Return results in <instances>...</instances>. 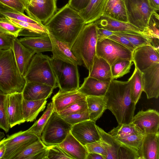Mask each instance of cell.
<instances>
[{"label":"cell","mask_w":159,"mask_h":159,"mask_svg":"<svg viewBox=\"0 0 159 159\" xmlns=\"http://www.w3.org/2000/svg\"><path fill=\"white\" fill-rule=\"evenodd\" d=\"M85 24L79 12L67 3L44 25L56 39L66 43L70 48Z\"/></svg>","instance_id":"obj_1"},{"label":"cell","mask_w":159,"mask_h":159,"mask_svg":"<svg viewBox=\"0 0 159 159\" xmlns=\"http://www.w3.org/2000/svg\"><path fill=\"white\" fill-rule=\"evenodd\" d=\"M104 97L107 109L114 115L118 124L132 122L136 104L131 99L128 81L112 79Z\"/></svg>","instance_id":"obj_2"},{"label":"cell","mask_w":159,"mask_h":159,"mask_svg":"<svg viewBox=\"0 0 159 159\" xmlns=\"http://www.w3.org/2000/svg\"><path fill=\"white\" fill-rule=\"evenodd\" d=\"M25 82L12 49L0 50V90L5 94L22 93Z\"/></svg>","instance_id":"obj_3"},{"label":"cell","mask_w":159,"mask_h":159,"mask_svg":"<svg viewBox=\"0 0 159 159\" xmlns=\"http://www.w3.org/2000/svg\"><path fill=\"white\" fill-rule=\"evenodd\" d=\"M97 25L95 22L85 24L73 43L70 49L83 63L89 73L96 55Z\"/></svg>","instance_id":"obj_4"},{"label":"cell","mask_w":159,"mask_h":159,"mask_svg":"<svg viewBox=\"0 0 159 159\" xmlns=\"http://www.w3.org/2000/svg\"><path fill=\"white\" fill-rule=\"evenodd\" d=\"M24 78L26 81L45 84L54 89L58 87L52 59L42 53L34 55Z\"/></svg>","instance_id":"obj_5"},{"label":"cell","mask_w":159,"mask_h":159,"mask_svg":"<svg viewBox=\"0 0 159 159\" xmlns=\"http://www.w3.org/2000/svg\"><path fill=\"white\" fill-rule=\"evenodd\" d=\"M72 126L53 111L43 129L41 139L47 146L59 145L70 132Z\"/></svg>","instance_id":"obj_6"},{"label":"cell","mask_w":159,"mask_h":159,"mask_svg":"<svg viewBox=\"0 0 159 159\" xmlns=\"http://www.w3.org/2000/svg\"><path fill=\"white\" fill-rule=\"evenodd\" d=\"M52 59L59 90L63 91L77 90L80 87L78 66Z\"/></svg>","instance_id":"obj_7"},{"label":"cell","mask_w":159,"mask_h":159,"mask_svg":"<svg viewBox=\"0 0 159 159\" xmlns=\"http://www.w3.org/2000/svg\"><path fill=\"white\" fill-rule=\"evenodd\" d=\"M132 53L128 48L110 39L97 42L96 55L105 59L110 66L120 59L132 61Z\"/></svg>","instance_id":"obj_8"},{"label":"cell","mask_w":159,"mask_h":159,"mask_svg":"<svg viewBox=\"0 0 159 159\" xmlns=\"http://www.w3.org/2000/svg\"><path fill=\"white\" fill-rule=\"evenodd\" d=\"M129 22L142 31L155 11L148 0H125Z\"/></svg>","instance_id":"obj_9"},{"label":"cell","mask_w":159,"mask_h":159,"mask_svg":"<svg viewBox=\"0 0 159 159\" xmlns=\"http://www.w3.org/2000/svg\"><path fill=\"white\" fill-rule=\"evenodd\" d=\"M40 139L26 130L7 136V138H3L0 141L4 144L6 148L3 159H14L25 148Z\"/></svg>","instance_id":"obj_10"},{"label":"cell","mask_w":159,"mask_h":159,"mask_svg":"<svg viewBox=\"0 0 159 159\" xmlns=\"http://www.w3.org/2000/svg\"><path fill=\"white\" fill-rule=\"evenodd\" d=\"M57 0H30L25 10L28 16L45 24L57 11Z\"/></svg>","instance_id":"obj_11"},{"label":"cell","mask_w":159,"mask_h":159,"mask_svg":"<svg viewBox=\"0 0 159 159\" xmlns=\"http://www.w3.org/2000/svg\"><path fill=\"white\" fill-rule=\"evenodd\" d=\"M132 122L136 130L144 135L159 132V113L155 110L139 111L134 116Z\"/></svg>","instance_id":"obj_12"},{"label":"cell","mask_w":159,"mask_h":159,"mask_svg":"<svg viewBox=\"0 0 159 159\" xmlns=\"http://www.w3.org/2000/svg\"><path fill=\"white\" fill-rule=\"evenodd\" d=\"M159 51L148 45L136 48L132 53V61L135 67L143 72L159 63Z\"/></svg>","instance_id":"obj_13"},{"label":"cell","mask_w":159,"mask_h":159,"mask_svg":"<svg viewBox=\"0 0 159 159\" xmlns=\"http://www.w3.org/2000/svg\"><path fill=\"white\" fill-rule=\"evenodd\" d=\"M95 122L90 120L75 124L72 126L70 132L84 146L100 140V137Z\"/></svg>","instance_id":"obj_14"},{"label":"cell","mask_w":159,"mask_h":159,"mask_svg":"<svg viewBox=\"0 0 159 159\" xmlns=\"http://www.w3.org/2000/svg\"><path fill=\"white\" fill-rule=\"evenodd\" d=\"M22 93L7 94L5 104L7 116L10 128L25 122L22 113Z\"/></svg>","instance_id":"obj_15"},{"label":"cell","mask_w":159,"mask_h":159,"mask_svg":"<svg viewBox=\"0 0 159 159\" xmlns=\"http://www.w3.org/2000/svg\"><path fill=\"white\" fill-rule=\"evenodd\" d=\"M143 91L148 99L157 98L159 96V63L142 72Z\"/></svg>","instance_id":"obj_16"},{"label":"cell","mask_w":159,"mask_h":159,"mask_svg":"<svg viewBox=\"0 0 159 159\" xmlns=\"http://www.w3.org/2000/svg\"><path fill=\"white\" fill-rule=\"evenodd\" d=\"M11 49L20 73L24 77L31 60L35 53L25 47L19 39L14 37Z\"/></svg>","instance_id":"obj_17"},{"label":"cell","mask_w":159,"mask_h":159,"mask_svg":"<svg viewBox=\"0 0 159 159\" xmlns=\"http://www.w3.org/2000/svg\"><path fill=\"white\" fill-rule=\"evenodd\" d=\"M95 22L98 27L112 31L132 33L145 37L142 30L129 23L121 21L105 15Z\"/></svg>","instance_id":"obj_18"},{"label":"cell","mask_w":159,"mask_h":159,"mask_svg":"<svg viewBox=\"0 0 159 159\" xmlns=\"http://www.w3.org/2000/svg\"><path fill=\"white\" fill-rule=\"evenodd\" d=\"M48 34L52 44V59L77 66L82 65V62L74 55L67 44L56 39L48 31Z\"/></svg>","instance_id":"obj_19"},{"label":"cell","mask_w":159,"mask_h":159,"mask_svg":"<svg viewBox=\"0 0 159 159\" xmlns=\"http://www.w3.org/2000/svg\"><path fill=\"white\" fill-rule=\"evenodd\" d=\"M54 89L45 84L26 81L22 92L23 99L28 100L47 99L50 97Z\"/></svg>","instance_id":"obj_20"},{"label":"cell","mask_w":159,"mask_h":159,"mask_svg":"<svg viewBox=\"0 0 159 159\" xmlns=\"http://www.w3.org/2000/svg\"><path fill=\"white\" fill-rule=\"evenodd\" d=\"M86 98V96L77 90L70 91L59 90L52 98L54 111L58 113L74 102Z\"/></svg>","instance_id":"obj_21"},{"label":"cell","mask_w":159,"mask_h":159,"mask_svg":"<svg viewBox=\"0 0 159 159\" xmlns=\"http://www.w3.org/2000/svg\"><path fill=\"white\" fill-rule=\"evenodd\" d=\"M159 132L144 135L139 151L140 159H159Z\"/></svg>","instance_id":"obj_22"},{"label":"cell","mask_w":159,"mask_h":159,"mask_svg":"<svg viewBox=\"0 0 159 159\" xmlns=\"http://www.w3.org/2000/svg\"><path fill=\"white\" fill-rule=\"evenodd\" d=\"M110 81H104L88 76L77 90L86 96H104Z\"/></svg>","instance_id":"obj_23"},{"label":"cell","mask_w":159,"mask_h":159,"mask_svg":"<svg viewBox=\"0 0 159 159\" xmlns=\"http://www.w3.org/2000/svg\"><path fill=\"white\" fill-rule=\"evenodd\" d=\"M58 145L72 159H86L88 154L85 146L70 132Z\"/></svg>","instance_id":"obj_24"},{"label":"cell","mask_w":159,"mask_h":159,"mask_svg":"<svg viewBox=\"0 0 159 159\" xmlns=\"http://www.w3.org/2000/svg\"><path fill=\"white\" fill-rule=\"evenodd\" d=\"M21 43L35 53L51 52L52 44L48 34L36 36L25 37L19 39Z\"/></svg>","instance_id":"obj_25"},{"label":"cell","mask_w":159,"mask_h":159,"mask_svg":"<svg viewBox=\"0 0 159 159\" xmlns=\"http://www.w3.org/2000/svg\"><path fill=\"white\" fill-rule=\"evenodd\" d=\"M108 0H90L87 6L78 11L86 24L95 22L103 14Z\"/></svg>","instance_id":"obj_26"},{"label":"cell","mask_w":159,"mask_h":159,"mask_svg":"<svg viewBox=\"0 0 159 159\" xmlns=\"http://www.w3.org/2000/svg\"><path fill=\"white\" fill-rule=\"evenodd\" d=\"M88 76L102 81H110L112 80L111 66L105 59L96 55Z\"/></svg>","instance_id":"obj_27"},{"label":"cell","mask_w":159,"mask_h":159,"mask_svg":"<svg viewBox=\"0 0 159 159\" xmlns=\"http://www.w3.org/2000/svg\"><path fill=\"white\" fill-rule=\"evenodd\" d=\"M47 99L28 100L23 99L22 110L23 118L25 122L35 120L39 113L45 109Z\"/></svg>","instance_id":"obj_28"},{"label":"cell","mask_w":159,"mask_h":159,"mask_svg":"<svg viewBox=\"0 0 159 159\" xmlns=\"http://www.w3.org/2000/svg\"><path fill=\"white\" fill-rule=\"evenodd\" d=\"M103 15L121 21L129 22L125 0H108Z\"/></svg>","instance_id":"obj_29"},{"label":"cell","mask_w":159,"mask_h":159,"mask_svg":"<svg viewBox=\"0 0 159 159\" xmlns=\"http://www.w3.org/2000/svg\"><path fill=\"white\" fill-rule=\"evenodd\" d=\"M100 141L106 152L105 159H117V152L121 143L97 125Z\"/></svg>","instance_id":"obj_30"},{"label":"cell","mask_w":159,"mask_h":159,"mask_svg":"<svg viewBox=\"0 0 159 159\" xmlns=\"http://www.w3.org/2000/svg\"><path fill=\"white\" fill-rule=\"evenodd\" d=\"M89 120L95 122L107 109L104 96H86Z\"/></svg>","instance_id":"obj_31"},{"label":"cell","mask_w":159,"mask_h":159,"mask_svg":"<svg viewBox=\"0 0 159 159\" xmlns=\"http://www.w3.org/2000/svg\"><path fill=\"white\" fill-rule=\"evenodd\" d=\"M8 18L12 22L24 29L20 32L19 36H36L48 34L47 30L42 23L24 22L10 18Z\"/></svg>","instance_id":"obj_32"},{"label":"cell","mask_w":159,"mask_h":159,"mask_svg":"<svg viewBox=\"0 0 159 159\" xmlns=\"http://www.w3.org/2000/svg\"><path fill=\"white\" fill-rule=\"evenodd\" d=\"M127 81L130 84L131 99L136 104L143 91L142 72L135 67L132 75Z\"/></svg>","instance_id":"obj_33"},{"label":"cell","mask_w":159,"mask_h":159,"mask_svg":"<svg viewBox=\"0 0 159 159\" xmlns=\"http://www.w3.org/2000/svg\"><path fill=\"white\" fill-rule=\"evenodd\" d=\"M53 111L52 103L51 102L48 104L46 110L41 116L26 131L40 138L43 129Z\"/></svg>","instance_id":"obj_34"},{"label":"cell","mask_w":159,"mask_h":159,"mask_svg":"<svg viewBox=\"0 0 159 159\" xmlns=\"http://www.w3.org/2000/svg\"><path fill=\"white\" fill-rule=\"evenodd\" d=\"M132 61L122 59L118 60L111 66L112 79L122 77L130 72Z\"/></svg>","instance_id":"obj_35"},{"label":"cell","mask_w":159,"mask_h":159,"mask_svg":"<svg viewBox=\"0 0 159 159\" xmlns=\"http://www.w3.org/2000/svg\"><path fill=\"white\" fill-rule=\"evenodd\" d=\"M157 12L154 11L152 13L143 31L144 36L149 39L159 38V16Z\"/></svg>","instance_id":"obj_36"},{"label":"cell","mask_w":159,"mask_h":159,"mask_svg":"<svg viewBox=\"0 0 159 159\" xmlns=\"http://www.w3.org/2000/svg\"><path fill=\"white\" fill-rule=\"evenodd\" d=\"M47 147L40 139L25 148L14 159H32L34 155Z\"/></svg>","instance_id":"obj_37"},{"label":"cell","mask_w":159,"mask_h":159,"mask_svg":"<svg viewBox=\"0 0 159 159\" xmlns=\"http://www.w3.org/2000/svg\"><path fill=\"white\" fill-rule=\"evenodd\" d=\"M24 29L11 21L8 18L0 17V32L17 38Z\"/></svg>","instance_id":"obj_38"},{"label":"cell","mask_w":159,"mask_h":159,"mask_svg":"<svg viewBox=\"0 0 159 159\" xmlns=\"http://www.w3.org/2000/svg\"><path fill=\"white\" fill-rule=\"evenodd\" d=\"M134 124H118L108 133L117 139L127 137L137 131Z\"/></svg>","instance_id":"obj_39"},{"label":"cell","mask_w":159,"mask_h":159,"mask_svg":"<svg viewBox=\"0 0 159 159\" xmlns=\"http://www.w3.org/2000/svg\"><path fill=\"white\" fill-rule=\"evenodd\" d=\"M115 34L119 35L127 39L134 46L138 47L148 45L151 46L150 39L138 34L126 32H115Z\"/></svg>","instance_id":"obj_40"},{"label":"cell","mask_w":159,"mask_h":159,"mask_svg":"<svg viewBox=\"0 0 159 159\" xmlns=\"http://www.w3.org/2000/svg\"><path fill=\"white\" fill-rule=\"evenodd\" d=\"M88 109L86 98L75 102L58 113L62 117L77 113L83 112Z\"/></svg>","instance_id":"obj_41"},{"label":"cell","mask_w":159,"mask_h":159,"mask_svg":"<svg viewBox=\"0 0 159 159\" xmlns=\"http://www.w3.org/2000/svg\"><path fill=\"white\" fill-rule=\"evenodd\" d=\"M117 159H140L139 151L121 143L117 152Z\"/></svg>","instance_id":"obj_42"},{"label":"cell","mask_w":159,"mask_h":159,"mask_svg":"<svg viewBox=\"0 0 159 159\" xmlns=\"http://www.w3.org/2000/svg\"><path fill=\"white\" fill-rule=\"evenodd\" d=\"M6 94L0 90V129L7 133L11 128L8 123L6 110Z\"/></svg>","instance_id":"obj_43"},{"label":"cell","mask_w":159,"mask_h":159,"mask_svg":"<svg viewBox=\"0 0 159 159\" xmlns=\"http://www.w3.org/2000/svg\"><path fill=\"white\" fill-rule=\"evenodd\" d=\"M144 136V135L137 131L127 137L117 139L121 143L139 151L141 146Z\"/></svg>","instance_id":"obj_44"},{"label":"cell","mask_w":159,"mask_h":159,"mask_svg":"<svg viewBox=\"0 0 159 159\" xmlns=\"http://www.w3.org/2000/svg\"><path fill=\"white\" fill-rule=\"evenodd\" d=\"M0 16L10 18L20 21L34 23H40L25 15L24 13L2 8H0Z\"/></svg>","instance_id":"obj_45"},{"label":"cell","mask_w":159,"mask_h":159,"mask_svg":"<svg viewBox=\"0 0 159 159\" xmlns=\"http://www.w3.org/2000/svg\"><path fill=\"white\" fill-rule=\"evenodd\" d=\"M1 8L24 13L27 7L23 0H0Z\"/></svg>","instance_id":"obj_46"},{"label":"cell","mask_w":159,"mask_h":159,"mask_svg":"<svg viewBox=\"0 0 159 159\" xmlns=\"http://www.w3.org/2000/svg\"><path fill=\"white\" fill-rule=\"evenodd\" d=\"M47 159H72L58 145L47 146Z\"/></svg>","instance_id":"obj_47"},{"label":"cell","mask_w":159,"mask_h":159,"mask_svg":"<svg viewBox=\"0 0 159 159\" xmlns=\"http://www.w3.org/2000/svg\"><path fill=\"white\" fill-rule=\"evenodd\" d=\"M62 117L67 123L72 126L89 120L88 109L83 112L66 115Z\"/></svg>","instance_id":"obj_48"},{"label":"cell","mask_w":159,"mask_h":159,"mask_svg":"<svg viewBox=\"0 0 159 159\" xmlns=\"http://www.w3.org/2000/svg\"><path fill=\"white\" fill-rule=\"evenodd\" d=\"M88 153H95L102 155L105 159L106 155V151L99 140L88 143L84 146Z\"/></svg>","instance_id":"obj_49"},{"label":"cell","mask_w":159,"mask_h":159,"mask_svg":"<svg viewBox=\"0 0 159 159\" xmlns=\"http://www.w3.org/2000/svg\"><path fill=\"white\" fill-rule=\"evenodd\" d=\"M107 38L113 40L119 43L129 49L132 52L136 48L127 39L121 36L114 34L108 37Z\"/></svg>","instance_id":"obj_50"},{"label":"cell","mask_w":159,"mask_h":159,"mask_svg":"<svg viewBox=\"0 0 159 159\" xmlns=\"http://www.w3.org/2000/svg\"><path fill=\"white\" fill-rule=\"evenodd\" d=\"M13 37L0 32V50L11 48Z\"/></svg>","instance_id":"obj_51"},{"label":"cell","mask_w":159,"mask_h":159,"mask_svg":"<svg viewBox=\"0 0 159 159\" xmlns=\"http://www.w3.org/2000/svg\"><path fill=\"white\" fill-rule=\"evenodd\" d=\"M90 0H69L67 3L72 8L79 11L85 8Z\"/></svg>","instance_id":"obj_52"},{"label":"cell","mask_w":159,"mask_h":159,"mask_svg":"<svg viewBox=\"0 0 159 159\" xmlns=\"http://www.w3.org/2000/svg\"><path fill=\"white\" fill-rule=\"evenodd\" d=\"M97 41H100L103 40L111 35L115 34L114 32L112 31L107 29L99 27L97 26Z\"/></svg>","instance_id":"obj_53"},{"label":"cell","mask_w":159,"mask_h":159,"mask_svg":"<svg viewBox=\"0 0 159 159\" xmlns=\"http://www.w3.org/2000/svg\"><path fill=\"white\" fill-rule=\"evenodd\" d=\"M86 159H105L102 155L95 153H88Z\"/></svg>","instance_id":"obj_54"},{"label":"cell","mask_w":159,"mask_h":159,"mask_svg":"<svg viewBox=\"0 0 159 159\" xmlns=\"http://www.w3.org/2000/svg\"><path fill=\"white\" fill-rule=\"evenodd\" d=\"M151 6L156 11L159 10V0H148Z\"/></svg>","instance_id":"obj_55"},{"label":"cell","mask_w":159,"mask_h":159,"mask_svg":"<svg viewBox=\"0 0 159 159\" xmlns=\"http://www.w3.org/2000/svg\"><path fill=\"white\" fill-rule=\"evenodd\" d=\"M149 39L151 46L159 50V38H151Z\"/></svg>","instance_id":"obj_56"},{"label":"cell","mask_w":159,"mask_h":159,"mask_svg":"<svg viewBox=\"0 0 159 159\" xmlns=\"http://www.w3.org/2000/svg\"><path fill=\"white\" fill-rule=\"evenodd\" d=\"M6 151L5 146L0 141V159H3Z\"/></svg>","instance_id":"obj_57"},{"label":"cell","mask_w":159,"mask_h":159,"mask_svg":"<svg viewBox=\"0 0 159 159\" xmlns=\"http://www.w3.org/2000/svg\"><path fill=\"white\" fill-rule=\"evenodd\" d=\"M5 136L3 132L0 131V141L5 137Z\"/></svg>","instance_id":"obj_58"},{"label":"cell","mask_w":159,"mask_h":159,"mask_svg":"<svg viewBox=\"0 0 159 159\" xmlns=\"http://www.w3.org/2000/svg\"><path fill=\"white\" fill-rule=\"evenodd\" d=\"M23 0L25 2L26 6L27 7H28V6H29V4L30 3V0Z\"/></svg>","instance_id":"obj_59"},{"label":"cell","mask_w":159,"mask_h":159,"mask_svg":"<svg viewBox=\"0 0 159 159\" xmlns=\"http://www.w3.org/2000/svg\"><path fill=\"white\" fill-rule=\"evenodd\" d=\"M0 17H1V16H0Z\"/></svg>","instance_id":"obj_60"}]
</instances>
